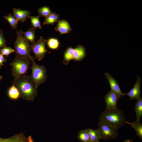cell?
Returning <instances> with one entry per match:
<instances>
[{"label":"cell","mask_w":142,"mask_h":142,"mask_svg":"<svg viewBox=\"0 0 142 142\" xmlns=\"http://www.w3.org/2000/svg\"><path fill=\"white\" fill-rule=\"evenodd\" d=\"M12 83L19 90L20 96L24 99L33 100L37 94V89L30 76L26 75L14 79Z\"/></svg>","instance_id":"1"},{"label":"cell","mask_w":142,"mask_h":142,"mask_svg":"<svg viewBox=\"0 0 142 142\" xmlns=\"http://www.w3.org/2000/svg\"><path fill=\"white\" fill-rule=\"evenodd\" d=\"M99 121L118 129L127 121L123 111L118 108L113 110L105 109L100 114Z\"/></svg>","instance_id":"2"},{"label":"cell","mask_w":142,"mask_h":142,"mask_svg":"<svg viewBox=\"0 0 142 142\" xmlns=\"http://www.w3.org/2000/svg\"><path fill=\"white\" fill-rule=\"evenodd\" d=\"M23 31L21 30L16 31V38L14 44L16 56L27 58L31 60L34 58L31 54L30 42L24 38Z\"/></svg>","instance_id":"3"},{"label":"cell","mask_w":142,"mask_h":142,"mask_svg":"<svg viewBox=\"0 0 142 142\" xmlns=\"http://www.w3.org/2000/svg\"><path fill=\"white\" fill-rule=\"evenodd\" d=\"M30 59L28 58L16 56L10 63L11 73L14 79L27 75L29 68Z\"/></svg>","instance_id":"4"},{"label":"cell","mask_w":142,"mask_h":142,"mask_svg":"<svg viewBox=\"0 0 142 142\" xmlns=\"http://www.w3.org/2000/svg\"><path fill=\"white\" fill-rule=\"evenodd\" d=\"M34 58L31 60L32 73L30 77L37 89L41 84L45 82L46 69L44 65H39L36 62Z\"/></svg>","instance_id":"5"},{"label":"cell","mask_w":142,"mask_h":142,"mask_svg":"<svg viewBox=\"0 0 142 142\" xmlns=\"http://www.w3.org/2000/svg\"><path fill=\"white\" fill-rule=\"evenodd\" d=\"M46 41L41 36L38 40L31 44L30 50L34 53L35 59L40 61L44 57L47 51L46 47Z\"/></svg>","instance_id":"6"},{"label":"cell","mask_w":142,"mask_h":142,"mask_svg":"<svg viewBox=\"0 0 142 142\" xmlns=\"http://www.w3.org/2000/svg\"><path fill=\"white\" fill-rule=\"evenodd\" d=\"M98 124L101 139L108 140L116 138L118 136L117 129L99 121Z\"/></svg>","instance_id":"7"},{"label":"cell","mask_w":142,"mask_h":142,"mask_svg":"<svg viewBox=\"0 0 142 142\" xmlns=\"http://www.w3.org/2000/svg\"><path fill=\"white\" fill-rule=\"evenodd\" d=\"M120 97L110 90L105 96L104 98L106 103V109L113 110L118 108L117 104L118 100Z\"/></svg>","instance_id":"8"},{"label":"cell","mask_w":142,"mask_h":142,"mask_svg":"<svg viewBox=\"0 0 142 142\" xmlns=\"http://www.w3.org/2000/svg\"><path fill=\"white\" fill-rule=\"evenodd\" d=\"M136 78V81L132 88L127 93L125 94V95L128 96L131 100L134 99L137 100L141 97L140 85L141 80L138 76H137Z\"/></svg>","instance_id":"9"},{"label":"cell","mask_w":142,"mask_h":142,"mask_svg":"<svg viewBox=\"0 0 142 142\" xmlns=\"http://www.w3.org/2000/svg\"><path fill=\"white\" fill-rule=\"evenodd\" d=\"M0 142H34L32 137L26 136L24 134L19 133L7 138L0 137Z\"/></svg>","instance_id":"10"},{"label":"cell","mask_w":142,"mask_h":142,"mask_svg":"<svg viewBox=\"0 0 142 142\" xmlns=\"http://www.w3.org/2000/svg\"><path fill=\"white\" fill-rule=\"evenodd\" d=\"M105 76L110 85L111 90L115 93L120 97L125 95V94L121 92L119 85L116 80L108 73H106Z\"/></svg>","instance_id":"11"},{"label":"cell","mask_w":142,"mask_h":142,"mask_svg":"<svg viewBox=\"0 0 142 142\" xmlns=\"http://www.w3.org/2000/svg\"><path fill=\"white\" fill-rule=\"evenodd\" d=\"M55 30L59 32L60 36L70 33L72 31L69 22L65 20H59L57 22Z\"/></svg>","instance_id":"12"},{"label":"cell","mask_w":142,"mask_h":142,"mask_svg":"<svg viewBox=\"0 0 142 142\" xmlns=\"http://www.w3.org/2000/svg\"><path fill=\"white\" fill-rule=\"evenodd\" d=\"M13 16L19 21L24 22L30 16L31 12L28 10H23L14 8L12 10Z\"/></svg>","instance_id":"13"},{"label":"cell","mask_w":142,"mask_h":142,"mask_svg":"<svg viewBox=\"0 0 142 142\" xmlns=\"http://www.w3.org/2000/svg\"><path fill=\"white\" fill-rule=\"evenodd\" d=\"M86 49L82 45L77 46L74 49L73 60L75 61L82 60L86 56Z\"/></svg>","instance_id":"14"},{"label":"cell","mask_w":142,"mask_h":142,"mask_svg":"<svg viewBox=\"0 0 142 142\" xmlns=\"http://www.w3.org/2000/svg\"><path fill=\"white\" fill-rule=\"evenodd\" d=\"M74 48L71 47H68L66 49L63 55L62 63L64 65H68L70 62L74 58Z\"/></svg>","instance_id":"15"},{"label":"cell","mask_w":142,"mask_h":142,"mask_svg":"<svg viewBox=\"0 0 142 142\" xmlns=\"http://www.w3.org/2000/svg\"><path fill=\"white\" fill-rule=\"evenodd\" d=\"M59 20V14L53 12L49 16L45 18L43 25H53Z\"/></svg>","instance_id":"16"},{"label":"cell","mask_w":142,"mask_h":142,"mask_svg":"<svg viewBox=\"0 0 142 142\" xmlns=\"http://www.w3.org/2000/svg\"><path fill=\"white\" fill-rule=\"evenodd\" d=\"M46 45L49 49L55 50L58 49L60 46V42L57 38L51 37L47 40Z\"/></svg>","instance_id":"17"},{"label":"cell","mask_w":142,"mask_h":142,"mask_svg":"<svg viewBox=\"0 0 142 142\" xmlns=\"http://www.w3.org/2000/svg\"><path fill=\"white\" fill-rule=\"evenodd\" d=\"M36 29L32 27H30L26 31L23 32L24 38L31 44L34 43L36 41L35 38Z\"/></svg>","instance_id":"18"},{"label":"cell","mask_w":142,"mask_h":142,"mask_svg":"<svg viewBox=\"0 0 142 142\" xmlns=\"http://www.w3.org/2000/svg\"><path fill=\"white\" fill-rule=\"evenodd\" d=\"M126 123L130 125L135 130L136 135L141 139H142V124L140 121L136 120L131 123L126 121Z\"/></svg>","instance_id":"19"},{"label":"cell","mask_w":142,"mask_h":142,"mask_svg":"<svg viewBox=\"0 0 142 142\" xmlns=\"http://www.w3.org/2000/svg\"><path fill=\"white\" fill-rule=\"evenodd\" d=\"M90 142H98L101 139L100 132L98 129H94L87 128Z\"/></svg>","instance_id":"20"},{"label":"cell","mask_w":142,"mask_h":142,"mask_svg":"<svg viewBox=\"0 0 142 142\" xmlns=\"http://www.w3.org/2000/svg\"><path fill=\"white\" fill-rule=\"evenodd\" d=\"M8 94L10 98L14 100H16L20 97V93L19 90L13 84L8 89Z\"/></svg>","instance_id":"21"},{"label":"cell","mask_w":142,"mask_h":142,"mask_svg":"<svg viewBox=\"0 0 142 142\" xmlns=\"http://www.w3.org/2000/svg\"><path fill=\"white\" fill-rule=\"evenodd\" d=\"M77 138V139L81 142H90L87 129L80 130L78 134Z\"/></svg>","instance_id":"22"},{"label":"cell","mask_w":142,"mask_h":142,"mask_svg":"<svg viewBox=\"0 0 142 142\" xmlns=\"http://www.w3.org/2000/svg\"><path fill=\"white\" fill-rule=\"evenodd\" d=\"M134 110L136 117V120L140 121L142 116V98L141 97L137 100L134 106Z\"/></svg>","instance_id":"23"},{"label":"cell","mask_w":142,"mask_h":142,"mask_svg":"<svg viewBox=\"0 0 142 142\" xmlns=\"http://www.w3.org/2000/svg\"><path fill=\"white\" fill-rule=\"evenodd\" d=\"M4 18L8 22L12 29L15 30L17 29L19 21L13 16L10 13L4 16Z\"/></svg>","instance_id":"24"},{"label":"cell","mask_w":142,"mask_h":142,"mask_svg":"<svg viewBox=\"0 0 142 142\" xmlns=\"http://www.w3.org/2000/svg\"><path fill=\"white\" fill-rule=\"evenodd\" d=\"M40 17L38 15L36 16H30L28 17L30 19L32 27L36 29L37 28H39L40 29L42 28V26L39 19Z\"/></svg>","instance_id":"25"},{"label":"cell","mask_w":142,"mask_h":142,"mask_svg":"<svg viewBox=\"0 0 142 142\" xmlns=\"http://www.w3.org/2000/svg\"><path fill=\"white\" fill-rule=\"evenodd\" d=\"M38 16L40 17H43L45 18L51 14L52 12L49 7L45 6L39 8L38 10Z\"/></svg>","instance_id":"26"},{"label":"cell","mask_w":142,"mask_h":142,"mask_svg":"<svg viewBox=\"0 0 142 142\" xmlns=\"http://www.w3.org/2000/svg\"><path fill=\"white\" fill-rule=\"evenodd\" d=\"M15 52L14 49L7 46L0 49V54L3 56L8 57L10 54Z\"/></svg>","instance_id":"27"},{"label":"cell","mask_w":142,"mask_h":142,"mask_svg":"<svg viewBox=\"0 0 142 142\" xmlns=\"http://www.w3.org/2000/svg\"><path fill=\"white\" fill-rule=\"evenodd\" d=\"M6 46V41L3 32L0 29V49Z\"/></svg>","instance_id":"28"},{"label":"cell","mask_w":142,"mask_h":142,"mask_svg":"<svg viewBox=\"0 0 142 142\" xmlns=\"http://www.w3.org/2000/svg\"><path fill=\"white\" fill-rule=\"evenodd\" d=\"M7 59L2 54H0V68L2 66L4 65L3 63L6 62Z\"/></svg>","instance_id":"29"},{"label":"cell","mask_w":142,"mask_h":142,"mask_svg":"<svg viewBox=\"0 0 142 142\" xmlns=\"http://www.w3.org/2000/svg\"><path fill=\"white\" fill-rule=\"evenodd\" d=\"M132 140L130 139H126L124 142H132Z\"/></svg>","instance_id":"30"},{"label":"cell","mask_w":142,"mask_h":142,"mask_svg":"<svg viewBox=\"0 0 142 142\" xmlns=\"http://www.w3.org/2000/svg\"><path fill=\"white\" fill-rule=\"evenodd\" d=\"M3 77L2 76H0V81L2 80Z\"/></svg>","instance_id":"31"},{"label":"cell","mask_w":142,"mask_h":142,"mask_svg":"<svg viewBox=\"0 0 142 142\" xmlns=\"http://www.w3.org/2000/svg\"><path fill=\"white\" fill-rule=\"evenodd\" d=\"M98 142H99V141H98Z\"/></svg>","instance_id":"32"}]
</instances>
